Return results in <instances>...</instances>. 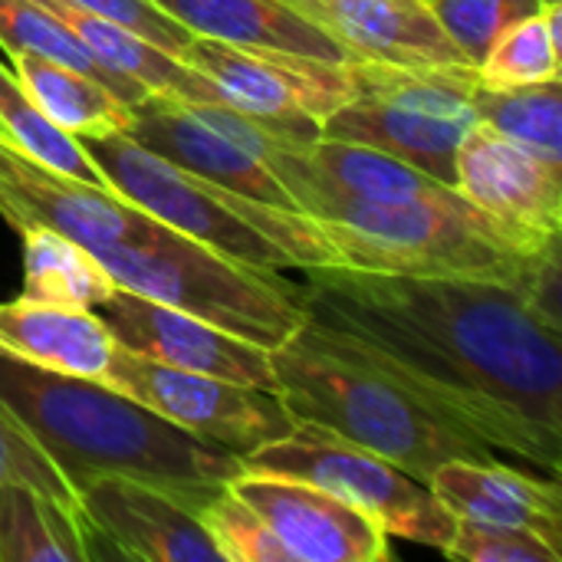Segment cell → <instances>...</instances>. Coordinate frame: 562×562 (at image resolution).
Wrapping results in <instances>:
<instances>
[{"label":"cell","instance_id":"cell-25","mask_svg":"<svg viewBox=\"0 0 562 562\" xmlns=\"http://www.w3.org/2000/svg\"><path fill=\"white\" fill-rule=\"evenodd\" d=\"M471 105L481 125L562 168V79L530 86H474Z\"/></svg>","mask_w":562,"mask_h":562},{"label":"cell","instance_id":"cell-23","mask_svg":"<svg viewBox=\"0 0 562 562\" xmlns=\"http://www.w3.org/2000/svg\"><path fill=\"white\" fill-rule=\"evenodd\" d=\"M23 237V293L26 300L95 310L115 290L99 257L72 237L46 227H26Z\"/></svg>","mask_w":562,"mask_h":562},{"label":"cell","instance_id":"cell-12","mask_svg":"<svg viewBox=\"0 0 562 562\" xmlns=\"http://www.w3.org/2000/svg\"><path fill=\"white\" fill-rule=\"evenodd\" d=\"M95 560L224 562L191 497L125 474L89 477L76 487Z\"/></svg>","mask_w":562,"mask_h":562},{"label":"cell","instance_id":"cell-20","mask_svg":"<svg viewBox=\"0 0 562 562\" xmlns=\"http://www.w3.org/2000/svg\"><path fill=\"white\" fill-rule=\"evenodd\" d=\"M0 349L49 372L105 382L115 339L92 310L16 296L0 303Z\"/></svg>","mask_w":562,"mask_h":562},{"label":"cell","instance_id":"cell-6","mask_svg":"<svg viewBox=\"0 0 562 562\" xmlns=\"http://www.w3.org/2000/svg\"><path fill=\"white\" fill-rule=\"evenodd\" d=\"M92 254L115 286L184 310L267 349L283 346L306 319L303 286L158 221L142 237L102 244Z\"/></svg>","mask_w":562,"mask_h":562},{"label":"cell","instance_id":"cell-5","mask_svg":"<svg viewBox=\"0 0 562 562\" xmlns=\"http://www.w3.org/2000/svg\"><path fill=\"white\" fill-rule=\"evenodd\" d=\"M79 145L128 204L234 260L270 270L342 267L339 250L306 211L214 184L148 151L125 132L79 135Z\"/></svg>","mask_w":562,"mask_h":562},{"label":"cell","instance_id":"cell-8","mask_svg":"<svg viewBox=\"0 0 562 562\" xmlns=\"http://www.w3.org/2000/svg\"><path fill=\"white\" fill-rule=\"evenodd\" d=\"M240 468L313 481L408 543L445 550L454 533V517L425 481L319 425L296 422L286 438L240 454Z\"/></svg>","mask_w":562,"mask_h":562},{"label":"cell","instance_id":"cell-9","mask_svg":"<svg viewBox=\"0 0 562 562\" xmlns=\"http://www.w3.org/2000/svg\"><path fill=\"white\" fill-rule=\"evenodd\" d=\"M125 135L214 184L300 211L270 165V151L286 132H277L227 102L148 92L128 105Z\"/></svg>","mask_w":562,"mask_h":562},{"label":"cell","instance_id":"cell-11","mask_svg":"<svg viewBox=\"0 0 562 562\" xmlns=\"http://www.w3.org/2000/svg\"><path fill=\"white\" fill-rule=\"evenodd\" d=\"M181 59L217 89L221 102L300 138L319 135L323 119L356 92L352 63L231 46L204 36H194Z\"/></svg>","mask_w":562,"mask_h":562},{"label":"cell","instance_id":"cell-19","mask_svg":"<svg viewBox=\"0 0 562 562\" xmlns=\"http://www.w3.org/2000/svg\"><path fill=\"white\" fill-rule=\"evenodd\" d=\"M191 36L316 56L329 63H352V56L306 13L286 0H151Z\"/></svg>","mask_w":562,"mask_h":562},{"label":"cell","instance_id":"cell-7","mask_svg":"<svg viewBox=\"0 0 562 562\" xmlns=\"http://www.w3.org/2000/svg\"><path fill=\"white\" fill-rule=\"evenodd\" d=\"M356 92L323 119L319 135L356 142L408 161L428 178L454 188V158L477 125L471 92L474 72L425 76L382 63L352 59Z\"/></svg>","mask_w":562,"mask_h":562},{"label":"cell","instance_id":"cell-22","mask_svg":"<svg viewBox=\"0 0 562 562\" xmlns=\"http://www.w3.org/2000/svg\"><path fill=\"white\" fill-rule=\"evenodd\" d=\"M10 69L30 92V99L69 135H105L125 132L128 105L105 89L99 79L53 63L36 53H13Z\"/></svg>","mask_w":562,"mask_h":562},{"label":"cell","instance_id":"cell-26","mask_svg":"<svg viewBox=\"0 0 562 562\" xmlns=\"http://www.w3.org/2000/svg\"><path fill=\"white\" fill-rule=\"evenodd\" d=\"M0 135L20 148L23 155L69 175V178H79L86 184H95V188H109L112 184L105 181V175L95 168V161L89 158V151L79 145L76 135L63 132L33 99L30 92L23 89V82L16 79V72L0 63Z\"/></svg>","mask_w":562,"mask_h":562},{"label":"cell","instance_id":"cell-31","mask_svg":"<svg viewBox=\"0 0 562 562\" xmlns=\"http://www.w3.org/2000/svg\"><path fill=\"white\" fill-rule=\"evenodd\" d=\"M441 553L464 562H562V550L530 530L464 517H454V533Z\"/></svg>","mask_w":562,"mask_h":562},{"label":"cell","instance_id":"cell-13","mask_svg":"<svg viewBox=\"0 0 562 562\" xmlns=\"http://www.w3.org/2000/svg\"><path fill=\"white\" fill-rule=\"evenodd\" d=\"M122 349L145 359L231 379L240 385L273 392V359L267 346L240 339L214 323H204L184 310L165 306L158 300L138 296L115 286L105 303L92 310Z\"/></svg>","mask_w":562,"mask_h":562},{"label":"cell","instance_id":"cell-10","mask_svg":"<svg viewBox=\"0 0 562 562\" xmlns=\"http://www.w3.org/2000/svg\"><path fill=\"white\" fill-rule=\"evenodd\" d=\"M105 385L119 389L181 431L234 451L237 458L280 441L296 428V418L283 408L277 392L175 369L122 349L119 342L105 372Z\"/></svg>","mask_w":562,"mask_h":562},{"label":"cell","instance_id":"cell-14","mask_svg":"<svg viewBox=\"0 0 562 562\" xmlns=\"http://www.w3.org/2000/svg\"><path fill=\"white\" fill-rule=\"evenodd\" d=\"M231 491L263 517L290 562H382L392 557V537L369 514L313 481L240 471Z\"/></svg>","mask_w":562,"mask_h":562},{"label":"cell","instance_id":"cell-4","mask_svg":"<svg viewBox=\"0 0 562 562\" xmlns=\"http://www.w3.org/2000/svg\"><path fill=\"white\" fill-rule=\"evenodd\" d=\"M270 359L273 392L296 422L369 448L425 484L448 461H494L487 441L441 422L310 316Z\"/></svg>","mask_w":562,"mask_h":562},{"label":"cell","instance_id":"cell-27","mask_svg":"<svg viewBox=\"0 0 562 562\" xmlns=\"http://www.w3.org/2000/svg\"><path fill=\"white\" fill-rule=\"evenodd\" d=\"M562 0H547L533 16L517 20L477 66L481 86H530L562 79Z\"/></svg>","mask_w":562,"mask_h":562},{"label":"cell","instance_id":"cell-18","mask_svg":"<svg viewBox=\"0 0 562 562\" xmlns=\"http://www.w3.org/2000/svg\"><path fill=\"white\" fill-rule=\"evenodd\" d=\"M428 487L451 517L520 527L562 550V497L557 481H540L497 461H448Z\"/></svg>","mask_w":562,"mask_h":562},{"label":"cell","instance_id":"cell-1","mask_svg":"<svg viewBox=\"0 0 562 562\" xmlns=\"http://www.w3.org/2000/svg\"><path fill=\"white\" fill-rule=\"evenodd\" d=\"M306 316L428 412L550 474L562 464V342L497 280L303 270Z\"/></svg>","mask_w":562,"mask_h":562},{"label":"cell","instance_id":"cell-2","mask_svg":"<svg viewBox=\"0 0 562 562\" xmlns=\"http://www.w3.org/2000/svg\"><path fill=\"white\" fill-rule=\"evenodd\" d=\"M0 405L40 441L72 487L125 474L204 504L244 471L234 451L181 431L119 389L30 366L3 349Z\"/></svg>","mask_w":562,"mask_h":562},{"label":"cell","instance_id":"cell-28","mask_svg":"<svg viewBox=\"0 0 562 562\" xmlns=\"http://www.w3.org/2000/svg\"><path fill=\"white\" fill-rule=\"evenodd\" d=\"M198 517L217 543L224 562H290L263 517L244 497H237L231 484L217 487L201 504Z\"/></svg>","mask_w":562,"mask_h":562},{"label":"cell","instance_id":"cell-32","mask_svg":"<svg viewBox=\"0 0 562 562\" xmlns=\"http://www.w3.org/2000/svg\"><path fill=\"white\" fill-rule=\"evenodd\" d=\"M89 13H99L105 20H115L122 26H128L132 33H138L142 40L155 43L158 49L171 53L181 59L184 46L194 40L181 23H175L165 10H158L151 0H69Z\"/></svg>","mask_w":562,"mask_h":562},{"label":"cell","instance_id":"cell-21","mask_svg":"<svg viewBox=\"0 0 562 562\" xmlns=\"http://www.w3.org/2000/svg\"><path fill=\"white\" fill-rule=\"evenodd\" d=\"M95 547L76 507L33 487H0V562H92Z\"/></svg>","mask_w":562,"mask_h":562},{"label":"cell","instance_id":"cell-16","mask_svg":"<svg viewBox=\"0 0 562 562\" xmlns=\"http://www.w3.org/2000/svg\"><path fill=\"white\" fill-rule=\"evenodd\" d=\"M352 59L425 76L474 72L425 0H286Z\"/></svg>","mask_w":562,"mask_h":562},{"label":"cell","instance_id":"cell-30","mask_svg":"<svg viewBox=\"0 0 562 562\" xmlns=\"http://www.w3.org/2000/svg\"><path fill=\"white\" fill-rule=\"evenodd\" d=\"M23 484L33 487L66 507L79 510V494L72 481L53 464V458L40 448V441L0 405V487Z\"/></svg>","mask_w":562,"mask_h":562},{"label":"cell","instance_id":"cell-15","mask_svg":"<svg viewBox=\"0 0 562 562\" xmlns=\"http://www.w3.org/2000/svg\"><path fill=\"white\" fill-rule=\"evenodd\" d=\"M0 214L20 234L26 227H46L95 250L102 244H122L142 237L155 217L128 204L119 191L69 178L0 135Z\"/></svg>","mask_w":562,"mask_h":562},{"label":"cell","instance_id":"cell-29","mask_svg":"<svg viewBox=\"0 0 562 562\" xmlns=\"http://www.w3.org/2000/svg\"><path fill=\"white\" fill-rule=\"evenodd\" d=\"M448 33V40L461 49V56L477 69L487 49L524 16H533L547 0H425Z\"/></svg>","mask_w":562,"mask_h":562},{"label":"cell","instance_id":"cell-3","mask_svg":"<svg viewBox=\"0 0 562 562\" xmlns=\"http://www.w3.org/2000/svg\"><path fill=\"white\" fill-rule=\"evenodd\" d=\"M333 240L342 267L398 277H474L517 286L527 303L562 237L510 227L454 188L408 201L316 198L303 207Z\"/></svg>","mask_w":562,"mask_h":562},{"label":"cell","instance_id":"cell-24","mask_svg":"<svg viewBox=\"0 0 562 562\" xmlns=\"http://www.w3.org/2000/svg\"><path fill=\"white\" fill-rule=\"evenodd\" d=\"M0 46L7 56L13 53H36L53 63H63L69 69H79L92 79H99L105 89H112L125 105L148 95L145 86L112 72L105 63L92 56V49L43 3L36 0H0Z\"/></svg>","mask_w":562,"mask_h":562},{"label":"cell","instance_id":"cell-17","mask_svg":"<svg viewBox=\"0 0 562 562\" xmlns=\"http://www.w3.org/2000/svg\"><path fill=\"white\" fill-rule=\"evenodd\" d=\"M454 191L510 227L562 237L560 165L543 161L481 122L458 148Z\"/></svg>","mask_w":562,"mask_h":562}]
</instances>
